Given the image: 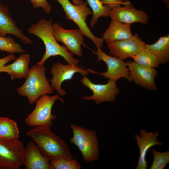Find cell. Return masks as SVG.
Masks as SVG:
<instances>
[{"instance_id":"1","label":"cell","mask_w":169,"mask_h":169,"mask_svg":"<svg viewBox=\"0 0 169 169\" xmlns=\"http://www.w3.org/2000/svg\"><path fill=\"white\" fill-rule=\"evenodd\" d=\"M26 134L33 140L42 154L50 161L61 158L73 159V155L67 144L52 131L50 127L34 126Z\"/></svg>"},{"instance_id":"2","label":"cell","mask_w":169,"mask_h":169,"mask_svg":"<svg viewBox=\"0 0 169 169\" xmlns=\"http://www.w3.org/2000/svg\"><path fill=\"white\" fill-rule=\"evenodd\" d=\"M28 30L30 34L39 37L45 45V52L36 65H43L48 58L57 55L63 57L68 64L78 65L79 61L74 57L65 46H62L58 43L53 32L52 19H40L37 23L32 24Z\"/></svg>"},{"instance_id":"3","label":"cell","mask_w":169,"mask_h":169,"mask_svg":"<svg viewBox=\"0 0 169 169\" xmlns=\"http://www.w3.org/2000/svg\"><path fill=\"white\" fill-rule=\"evenodd\" d=\"M46 70L44 65L32 66L24 83L17 89L19 95L26 97L30 104H33L42 95L53 93L54 91L46 77Z\"/></svg>"},{"instance_id":"4","label":"cell","mask_w":169,"mask_h":169,"mask_svg":"<svg viewBox=\"0 0 169 169\" xmlns=\"http://www.w3.org/2000/svg\"><path fill=\"white\" fill-rule=\"evenodd\" d=\"M70 128L73 136L69 141L75 145L80 151L84 161L91 163L99 156V142L96 132L72 124Z\"/></svg>"},{"instance_id":"5","label":"cell","mask_w":169,"mask_h":169,"mask_svg":"<svg viewBox=\"0 0 169 169\" xmlns=\"http://www.w3.org/2000/svg\"><path fill=\"white\" fill-rule=\"evenodd\" d=\"M62 6L67 19L74 21L85 35L90 39L97 48L102 47L104 40L95 36L88 28L86 23L88 16L93 14L87 1L79 4H73L69 0H56Z\"/></svg>"},{"instance_id":"6","label":"cell","mask_w":169,"mask_h":169,"mask_svg":"<svg viewBox=\"0 0 169 169\" xmlns=\"http://www.w3.org/2000/svg\"><path fill=\"white\" fill-rule=\"evenodd\" d=\"M58 94L50 96L47 94L42 95L36 101V105L33 111L24 121L30 126L50 127L53 125L56 116L52 113V107L55 102L59 100L64 103L63 99Z\"/></svg>"},{"instance_id":"7","label":"cell","mask_w":169,"mask_h":169,"mask_svg":"<svg viewBox=\"0 0 169 169\" xmlns=\"http://www.w3.org/2000/svg\"><path fill=\"white\" fill-rule=\"evenodd\" d=\"M25 147L18 140L0 138V169H20L24 161Z\"/></svg>"},{"instance_id":"8","label":"cell","mask_w":169,"mask_h":169,"mask_svg":"<svg viewBox=\"0 0 169 169\" xmlns=\"http://www.w3.org/2000/svg\"><path fill=\"white\" fill-rule=\"evenodd\" d=\"M97 49L96 51H93L92 53L97 56V62L102 61L106 64L107 69L105 72H101L88 68L90 73L98 74L115 82L121 78H125L129 81H132L126 62L116 57L107 54L100 48Z\"/></svg>"},{"instance_id":"9","label":"cell","mask_w":169,"mask_h":169,"mask_svg":"<svg viewBox=\"0 0 169 169\" xmlns=\"http://www.w3.org/2000/svg\"><path fill=\"white\" fill-rule=\"evenodd\" d=\"M81 82L93 93L92 95L82 97V100H93L98 104L104 102H114L120 92L116 82L110 79L105 84H96L93 83L84 76L81 79Z\"/></svg>"},{"instance_id":"10","label":"cell","mask_w":169,"mask_h":169,"mask_svg":"<svg viewBox=\"0 0 169 169\" xmlns=\"http://www.w3.org/2000/svg\"><path fill=\"white\" fill-rule=\"evenodd\" d=\"M83 68L85 69L78 65H64L60 62L54 64L50 71L52 76L50 81L51 86L60 96H64L67 93L62 88V83L65 81L71 80L75 73H79L84 76L90 73L88 68Z\"/></svg>"},{"instance_id":"11","label":"cell","mask_w":169,"mask_h":169,"mask_svg":"<svg viewBox=\"0 0 169 169\" xmlns=\"http://www.w3.org/2000/svg\"><path fill=\"white\" fill-rule=\"evenodd\" d=\"M54 34L57 41L63 43L70 53L80 57L83 56L81 45L86 46L84 43V35L79 29L68 30L59 23L53 24Z\"/></svg>"},{"instance_id":"12","label":"cell","mask_w":169,"mask_h":169,"mask_svg":"<svg viewBox=\"0 0 169 169\" xmlns=\"http://www.w3.org/2000/svg\"><path fill=\"white\" fill-rule=\"evenodd\" d=\"M146 44L136 34L131 38L107 44L109 54L124 60L132 57L146 47Z\"/></svg>"},{"instance_id":"13","label":"cell","mask_w":169,"mask_h":169,"mask_svg":"<svg viewBox=\"0 0 169 169\" xmlns=\"http://www.w3.org/2000/svg\"><path fill=\"white\" fill-rule=\"evenodd\" d=\"M126 63L132 81L143 88L157 90L155 79L158 75V71L155 68L143 66L134 61H128Z\"/></svg>"},{"instance_id":"14","label":"cell","mask_w":169,"mask_h":169,"mask_svg":"<svg viewBox=\"0 0 169 169\" xmlns=\"http://www.w3.org/2000/svg\"><path fill=\"white\" fill-rule=\"evenodd\" d=\"M109 16L111 19L130 25L137 22L146 24L149 19L145 12L136 9L131 2L112 8Z\"/></svg>"},{"instance_id":"15","label":"cell","mask_w":169,"mask_h":169,"mask_svg":"<svg viewBox=\"0 0 169 169\" xmlns=\"http://www.w3.org/2000/svg\"><path fill=\"white\" fill-rule=\"evenodd\" d=\"M140 135L136 134L134 135L139 149V156L136 168V169H146L148 164L146 159L147 153L153 146H161L162 142L158 141L159 133L156 131L154 133L151 131L147 132L144 130H139Z\"/></svg>"},{"instance_id":"16","label":"cell","mask_w":169,"mask_h":169,"mask_svg":"<svg viewBox=\"0 0 169 169\" xmlns=\"http://www.w3.org/2000/svg\"><path fill=\"white\" fill-rule=\"evenodd\" d=\"M7 34L15 36L25 44L33 42L17 26L10 15L8 8L0 3V36H4Z\"/></svg>"},{"instance_id":"17","label":"cell","mask_w":169,"mask_h":169,"mask_svg":"<svg viewBox=\"0 0 169 169\" xmlns=\"http://www.w3.org/2000/svg\"><path fill=\"white\" fill-rule=\"evenodd\" d=\"M50 161L41 153L36 143L29 141L25 148L23 165L26 169H50Z\"/></svg>"},{"instance_id":"18","label":"cell","mask_w":169,"mask_h":169,"mask_svg":"<svg viewBox=\"0 0 169 169\" xmlns=\"http://www.w3.org/2000/svg\"><path fill=\"white\" fill-rule=\"evenodd\" d=\"M30 60L29 54L24 53L15 59L12 63L3 67L0 70V72L7 73L10 76L11 80L15 79L26 78L29 72Z\"/></svg>"},{"instance_id":"19","label":"cell","mask_w":169,"mask_h":169,"mask_svg":"<svg viewBox=\"0 0 169 169\" xmlns=\"http://www.w3.org/2000/svg\"><path fill=\"white\" fill-rule=\"evenodd\" d=\"M133 35L130 24L111 19L109 26L103 35L102 38L108 44L116 41L129 39Z\"/></svg>"},{"instance_id":"20","label":"cell","mask_w":169,"mask_h":169,"mask_svg":"<svg viewBox=\"0 0 169 169\" xmlns=\"http://www.w3.org/2000/svg\"><path fill=\"white\" fill-rule=\"evenodd\" d=\"M149 49L158 58L161 64H164L169 60V34L160 37L155 43L146 44Z\"/></svg>"},{"instance_id":"21","label":"cell","mask_w":169,"mask_h":169,"mask_svg":"<svg viewBox=\"0 0 169 169\" xmlns=\"http://www.w3.org/2000/svg\"><path fill=\"white\" fill-rule=\"evenodd\" d=\"M19 131L17 123L7 117H0V138L9 141L18 140Z\"/></svg>"},{"instance_id":"22","label":"cell","mask_w":169,"mask_h":169,"mask_svg":"<svg viewBox=\"0 0 169 169\" xmlns=\"http://www.w3.org/2000/svg\"><path fill=\"white\" fill-rule=\"evenodd\" d=\"M132 58L136 63L148 67L157 68L161 64L157 57L146 47Z\"/></svg>"},{"instance_id":"23","label":"cell","mask_w":169,"mask_h":169,"mask_svg":"<svg viewBox=\"0 0 169 169\" xmlns=\"http://www.w3.org/2000/svg\"><path fill=\"white\" fill-rule=\"evenodd\" d=\"M92 9L93 16L90 22L91 27H93L101 16H109L112 8L105 5L100 0H86Z\"/></svg>"},{"instance_id":"24","label":"cell","mask_w":169,"mask_h":169,"mask_svg":"<svg viewBox=\"0 0 169 169\" xmlns=\"http://www.w3.org/2000/svg\"><path fill=\"white\" fill-rule=\"evenodd\" d=\"M0 50L13 54L26 52L12 37L5 36H0Z\"/></svg>"},{"instance_id":"25","label":"cell","mask_w":169,"mask_h":169,"mask_svg":"<svg viewBox=\"0 0 169 169\" xmlns=\"http://www.w3.org/2000/svg\"><path fill=\"white\" fill-rule=\"evenodd\" d=\"M50 169H81V166L74 159L61 158L50 161Z\"/></svg>"},{"instance_id":"26","label":"cell","mask_w":169,"mask_h":169,"mask_svg":"<svg viewBox=\"0 0 169 169\" xmlns=\"http://www.w3.org/2000/svg\"><path fill=\"white\" fill-rule=\"evenodd\" d=\"M151 151L153 160L151 169H164L169 162V151L159 152L153 148Z\"/></svg>"},{"instance_id":"27","label":"cell","mask_w":169,"mask_h":169,"mask_svg":"<svg viewBox=\"0 0 169 169\" xmlns=\"http://www.w3.org/2000/svg\"><path fill=\"white\" fill-rule=\"evenodd\" d=\"M35 8H41L46 13L49 14L52 9L47 0H28Z\"/></svg>"},{"instance_id":"28","label":"cell","mask_w":169,"mask_h":169,"mask_svg":"<svg viewBox=\"0 0 169 169\" xmlns=\"http://www.w3.org/2000/svg\"><path fill=\"white\" fill-rule=\"evenodd\" d=\"M105 5L112 9L114 8L124 5L130 3L128 0H100Z\"/></svg>"},{"instance_id":"29","label":"cell","mask_w":169,"mask_h":169,"mask_svg":"<svg viewBox=\"0 0 169 169\" xmlns=\"http://www.w3.org/2000/svg\"><path fill=\"white\" fill-rule=\"evenodd\" d=\"M16 56L13 54L0 59V70L1 68L9 61L15 59Z\"/></svg>"},{"instance_id":"30","label":"cell","mask_w":169,"mask_h":169,"mask_svg":"<svg viewBox=\"0 0 169 169\" xmlns=\"http://www.w3.org/2000/svg\"><path fill=\"white\" fill-rule=\"evenodd\" d=\"M73 3L74 4H79L82 3L83 1L81 0H72Z\"/></svg>"},{"instance_id":"31","label":"cell","mask_w":169,"mask_h":169,"mask_svg":"<svg viewBox=\"0 0 169 169\" xmlns=\"http://www.w3.org/2000/svg\"><path fill=\"white\" fill-rule=\"evenodd\" d=\"M162 1L166 4V7L167 9H169V0H162Z\"/></svg>"}]
</instances>
